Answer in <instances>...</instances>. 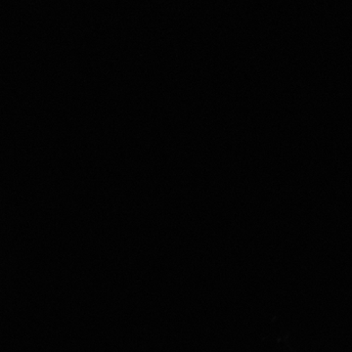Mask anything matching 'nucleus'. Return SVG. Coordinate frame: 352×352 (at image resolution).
<instances>
[]
</instances>
